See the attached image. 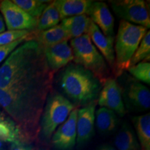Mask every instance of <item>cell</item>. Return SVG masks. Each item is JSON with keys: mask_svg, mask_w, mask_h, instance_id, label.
I'll return each instance as SVG.
<instances>
[{"mask_svg": "<svg viewBox=\"0 0 150 150\" xmlns=\"http://www.w3.org/2000/svg\"><path fill=\"white\" fill-rule=\"evenodd\" d=\"M52 84L50 80L17 91L0 89V106L16 125L20 141L31 144L38 138L41 115Z\"/></svg>", "mask_w": 150, "mask_h": 150, "instance_id": "6da1fadb", "label": "cell"}, {"mask_svg": "<svg viewBox=\"0 0 150 150\" xmlns=\"http://www.w3.org/2000/svg\"><path fill=\"white\" fill-rule=\"evenodd\" d=\"M44 52L34 40H27L10 54L0 66V89L17 91L53 80Z\"/></svg>", "mask_w": 150, "mask_h": 150, "instance_id": "7a4b0ae2", "label": "cell"}, {"mask_svg": "<svg viewBox=\"0 0 150 150\" xmlns=\"http://www.w3.org/2000/svg\"><path fill=\"white\" fill-rule=\"evenodd\" d=\"M59 81L62 91L76 107L97 102L102 87L93 73L76 63L67 65Z\"/></svg>", "mask_w": 150, "mask_h": 150, "instance_id": "3957f363", "label": "cell"}, {"mask_svg": "<svg viewBox=\"0 0 150 150\" xmlns=\"http://www.w3.org/2000/svg\"><path fill=\"white\" fill-rule=\"evenodd\" d=\"M147 32V28L129 23L122 20L120 22L115 39V68L116 77L120 76L129 67V63L142 39Z\"/></svg>", "mask_w": 150, "mask_h": 150, "instance_id": "277c9868", "label": "cell"}, {"mask_svg": "<svg viewBox=\"0 0 150 150\" xmlns=\"http://www.w3.org/2000/svg\"><path fill=\"white\" fill-rule=\"evenodd\" d=\"M74 59L76 64L93 73L103 83L109 76V67L104 58L95 47L88 34L70 40Z\"/></svg>", "mask_w": 150, "mask_h": 150, "instance_id": "5b68a950", "label": "cell"}, {"mask_svg": "<svg viewBox=\"0 0 150 150\" xmlns=\"http://www.w3.org/2000/svg\"><path fill=\"white\" fill-rule=\"evenodd\" d=\"M75 108L77 107L68 99L52 91L47 98L41 115L39 136L45 140H51L54 131L66 120Z\"/></svg>", "mask_w": 150, "mask_h": 150, "instance_id": "8992f818", "label": "cell"}, {"mask_svg": "<svg viewBox=\"0 0 150 150\" xmlns=\"http://www.w3.org/2000/svg\"><path fill=\"white\" fill-rule=\"evenodd\" d=\"M109 2L114 13L122 20L149 29V9L146 1L143 0H120L110 1Z\"/></svg>", "mask_w": 150, "mask_h": 150, "instance_id": "52a82bcc", "label": "cell"}, {"mask_svg": "<svg viewBox=\"0 0 150 150\" xmlns=\"http://www.w3.org/2000/svg\"><path fill=\"white\" fill-rule=\"evenodd\" d=\"M122 97L125 108L137 112L147 111L150 108V91L147 86L134 78L129 79L121 86Z\"/></svg>", "mask_w": 150, "mask_h": 150, "instance_id": "ba28073f", "label": "cell"}, {"mask_svg": "<svg viewBox=\"0 0 150 150\" xmlns=\"http://www.w3.org/2000/svg\"><path fill=\"white\" fill-rule=\"evenodd\" d=\"M0 13L8 31H35L37 20L11 0L0 1Z\"/></svg>", "mask_w": 150, "mask_h": 150, "instance_id": "9c48e42d", "label": "cell"}, {"mask_svg": "<svg viewBox=\"0 0 150 150\" xmlns=\"http://www.w3.org/2000/svg\"><path fill=\"white\" fill-rule=\"evenodd\" d=\"M97 102L100 107L111 110L121 117L126 115L120 85L115 78L109 77L103 83Z\"/></svg>", "mask_w": 150, "mask_h": 150, "instance_id": "30bf717a", "label": "cell"}, {"mask_svg": "<svg viewBox=\"0 0 150 150\" xmlns=\"http://www.w3.org/2000/svg\"><path fill=\"white\" fill-rule=\"evenodd\" d=\"M78 108H75L63 124L52 135V145L59 150H72L76 144V118Z\"/></svg>", "mask_w": 150, "mask_h": 150, "instance_id": "8fae6325", "label": "cell"}, {"mask_svg": "<svg viewBox=\"0 0 150 150\" xmlns=\"http://www.w3.org/2000/svg\"><path fill=\"white\" fill-rule=\"evenodd\" d=\"M97 102L78 109L76 118V144L79 147L90 141L95 132V110Z\"/></svg>", "mask_w": 150, "mask_h": 150, "instance_id": "7c38bea8", "label": "cell"}, {"mask_svg": "<svg viewBox=\"0 0 150 150\" xmlns=\"http://www.w3.org/2000/svg\"><path fill=\"white\" fill-rule=\"evenodd\" d=\"M47 65L54 74L67 66L74 59L72 48L68 41L48 47L43 50Z\"/></svg>", "mask_w": 150, "mask_h": 150, "instance_id": "4fadbf2b", "label": "cell"}, {"mask_svg": "<svg viewBox=\"0 0 150 150\" xmlns=\"http://www.w3.org/2000/svg\"><path fill=\"white\" fill-rule=\"evenodd\" d=\"M87 34L95 47L104 58L112 71L115 68V51H114V37H107L103 33L98 27L91 21Z\"/></svg>", "mask_w": 150, "mask_h": 150, "instance_id": "5bb4252c", "label": "cell"}, {"mask_svg": "<svg viewBox=\"0 0 150 150\" xmlns=\"http://www.w3.org/2000/svg\"><path fill=\"white\" fill-rule=\"evenodd\" d=\"M88 16L106 36L114 37V18L106 3L93 1Z\"/></svg>", "mask_w": 150, "mask_h": 150, "instance_id": "9a60e30c", "label": "cell"}, {"mask_svg": "<svg viewBox=\"0 0 150 150\" xmlns=\"http://www.w3.org/2000/svg\"><path fill=\"white\" fill-rule=\"evenodd\" d=\"M93 1L91 0H56L53 3L59 11L61 20L69 17L88 15Z\"/></svg>", "mask_w": 150, "mask_h": 150, "instance_id": "2e32d148", "label": "cell"}, {"mask_svg": "<svg viewBox=\"0 0 150 150\" xmlns=\"http://www.w3.org/2000/svg\"><path fill=\"white\" fill-rule=\"evenodd\" d=\"M33 40L36 41L42 50H44L60 42L68 41L70 38L65 30L60 24H58L55 27L40 32L34 31Z\"/></svg>", "mask_w": 150, "mask_h": 150, "instance_id": "e0dca14e", "label": "cell"}, {"mask_svg": "<svg viewBox=\"0 0 150 150\" xmlns=\"http://www.w3.org/2000/svg\"><path fill=\"white\" fill-rule=\"evenodd\" d=\"M91 20L87 15H81L65 18L60 25L66 31L70 40L87 34Z\"/></svg>", "mask_w": 150, "mask_h": 150, "instance_id": "ac0fdd59", "label": "cell"}, {"mask_svg": "<svg viewBox=\"0 0 150 150\" xmlns=\"http://www.w3.org/2000/svg\"><path fill=\"white\" fill-rule=\"evenodd\" d=\"M118 122L117 114L111 110L100 107L95 111V127L99 134H111L117 129Z\"/></svg>", "mask_w": 150, "mask_h": 150, "instance_id": "d6986e66", "label": "cell"}, {"mask_svg": "<svg viewBox=\"0 0 150 150\" xmlns=\"http://www.w3.org/2000/svg\"><path fill=\"white\" fill-rule=\"evenodd\" d=\"M113 142L117 150H141L136 134L127 123L116 133Z\"/></svg>", "mask_w": 150, "mask_h": 150, "instance_id": "ffe728a7", "label": "cell"}, {"mask_svg": "<svg viewBox=\"0 0 150 150\" xmlns=\"http://www.w3.org/2000/svg\"><path fill=\"white\" fill-rule=\"evenodd\" d=\"M141 150H150V114L149 112L132 118Z\"/></svg>", "mask_w": 150, "mask_h": 150, "instance_id": "44dd1931", "label": "cell"}, {"mask_svg": "<svg viewBox=\"0 0 150 150\" xmlns=\"http://www.w3.org/2000/svg\"><path fill=\"white\" fill-rule=\"evenodd\" d=\"M0 141L13 143L20 141V133L16 125L11 117L6 115L0 119Z\"/></svg>", "mask_w": 150, "mask_h": 150, "instance_id": "7402d4cb", "label": "cell"}, {"mask_svg": "<svg viewBox=\"0 0 150 150\" xmlns=\"http://www.w3.org/2000/svg\"><path fill=\"white\" fill-rule=\"evenodd\" d=\"M15 4L38 20L50 2L43 0H12Z\"/></svg>", "mask_w": 150, "mask_h": 150, "instance_id": "603a6c76", "label": "cell"}, {"mask_svg": "<svg viewBox=\"0 0 150 150\" xmlns=\"http://www.w3.org/2000/svg\"><path fill=\"white\" fill-rule=\"evenodd\" d=\"M150 59V31H147L142 39L139 46L131 58L129 67L138 64L142 61H149Z\"/></svg>", "mask_w": 150, "mask_h": 150, "instance_id": "cb8c5ba5", "label": "cell"}, {"mask_svg": "<svg viewBox=\"0 0 150 150\" xmlns=\"http://www.w3.org/2000/svg\"><path fill=\"white\" fill-rule=\"evenodd\" d=\"M135 79L149 85L150 83V63L142 61L138 64L129 67L127 70Z\"/></svg>", "mask_w": 150, "mask_h": 150, "instance_id": "d4e9b609", "label": "cell"}, {"mask_svg": "<svg viewBox=\"0 0 150 150\" xmlns=\"http://www.w3.org/2000/svg\"><path fill=\"white\" fill-rule=\"evenodd\" d=\"M23 38H29L31 40H33L34 31H26V30L6 31L0 33V46L11 44Z\"/></svg>", "mask_w": 150, "mask_h": 150, "instance_id": "484cf974", "label": "cell"}, {"mask_svg": "<svg viewBox=\"0 0 150 150\" xmlns=\"http://www.w3.org/2000/svg\"><path fill=\"white\" fill-rule=\"evenodd\" d=\"M31 39L29 38H23L20 39V40L13 42L11 44L6 45L0 46V63L4 61L6 58L10 55V54L13 50L18 47L19 45L22 44V43L25 42L27 40H30Z\"/></svg>", "mask_w": 150, "mask_h": 150, "instance_id": "4316f807", "label": "cell"}, {"mask_svg": "<svg viewBox=\"0 0 150 150\" xmlns=\"http://www.w3.org/2000/svg\"><path fill=\"white\" fill-rule=\"evenodd\" d=\"M46 10L47 11L49 16H50V22H51L52 27H55L59 24L61 21V18H60V15L57 8H56L55 5L54 4L53 1L49 4L47 6Z\"/></svg>", "mask_w": 150, "mask_h": 150, "instance_id": "83f0119b", "label": "cell"}, {"mask_svg": "<svg viewBox=\"0 0 150 150\" xmlns=\"http://www.w3.org/2000/svg\"><path fill=\"white\" fill-rule=\"evenodd\" d=\"M10 150H35L31 144L22 141H16L11 144Z\"/></svg>", "mask_w": 150, "mask_h": 150, "instance_id": "f1b7e54d", "label": "cell"}, {"mask_svg": "<svg viewBox=\"0 0 150 150\" xmlns=\"http://www.w3.org/2000/svg\"><path fill=\"white\" fill-rule=\"evenodd\" d=\"M6 31V25L4 20V18L2 16H1V13H0V33L4 32Z\"/></svg>", "mask_w": 150, "mask_h": 150, "instance_id": "f546056e", "label": "cell"}, {"mask_svg": "<svg viewBox=\"0 0 150 150\" xmlns=\"http://www.w3.org/2000/svg\"><path fill=\"white\" fill-rule=\"evenodd\" d=\"M97 150H117V149L110 145H104L101 146V147H99L98 149H97Z\"/></svg>", "mask_w": 150, "mask_h": 150, "instance_id": "4dcf8cb0", "label": "cell"}, {"mask_svg": "<svg viewBox=\"0 0 150 150\" xmlns=\"http://www.w3.org/2000/svg\"><path fill=\"white\" fill-rule=\"evenodd\" d=\"M5 113H6V112L4 111L2 108L0 106V119H1V118H4V117H6V115Z\"/></svg>", "mask_w": 150, "mask_h": 150, "instance_id": "1f68e13d", "label": "cell"}, {"mask_svg": "<svg viewBox=\"0 0 150 150\" xmlns=\"http://www.w3.org/2000/svg\"><path fill=\"white\" fill-rule=\"evenodd\" d=\"M6 149V143L0 141V150H4Z\"/></svg>", "mask_w": 150, "mask_h": 150, "instance_id": "d6a6232c", "label": "cell"}]
</instances>
